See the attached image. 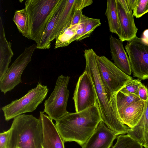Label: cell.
Segmentation results:
<instances>
[{"label":"cell","mask_w":148,"mask_h":148,"mask_svg":"<svg viewBox=\"0 0 148 148\" xmlns=\"http://www.w3.org/2000/svg\"><path fill=\"white\" fill-rule=\"evenodd\" d=\"M116 138L117 141L112 148H143L141 144L127 134L120 135Z\"/></svg>","instance_id":"cb8c5ba5"},{"label":"cell","mask_w":148,"mask_h":148,"mask_svg":"<svg viewBox=\"0 0 148 148\" xmlns=\"http://www.w3.org/2000/svg\"><path fill=\"white\" fill-rule=\"evenodd\" d=\"M128 41L125 49L134 77L148 79V44L137 36Z\"/></svg>","instance_id":"ba28073f"},{"label":"cell","mask_w":148,"mask_h":148,"mask_svg":"<svg viewBox=\"0 0 148 148\" xmlns=\"http://www.w3.org/2000/svg\"><path fill=\"white\" fill-rule=\"evenodd\" d=\"M140 38L143 42L148 44V29H146L143 31Z\"/></svg>","instance_id":"1f68e13d"},{"label":"cell","mask_w":148,"mask_h":148,"mask_svg":"<svg viewBox=\"0 0 148 148\" xmlns=\"http://www.w3.org/2000/svg\"><path fill=\"white\" fill-rule=\"evenodd\" d=\"M148 131V97L146 101L145 111L140 120L134 127L130 129L127 134L143 145Z\"/></svg>","instance_id":"d6986e66"},{"label":"cell","mask_w":148,"mask_h":148,"mask_svg":"<svg viewBox=\"0 0 148 148\" xmlns=\"http://www.w3.org/2000/svg\"><path fill=\"white\" fill-rule=\"evenodd\" d=\"M79 24L70 26L57 37L55 39V49L67 46L75 41V37Z\"/></svg>","instance_id":"7402d4cb"},{"label":"cell","mask_w":148,"mask_h":148,"mask_svg":"<svg viewBox=\"0 0 148 148\" xmlns=\"http://www.w3.org/2000/svg\"><path fill=\"white\" fill-rule=\"evenodd\" d=\"M116 99L118 111L125 108L133 103L141 100L138 96L130 93L124 88L117 93Z\"/></svg>","instance_id":"603a6c76"},{"label":"cell","mask_w":148,"mask_h":148,"mask_svg":"<svg viewBox=\"0 0 148 148\" xmlns=\"http://www.w3.org/2000/svg\"><path fill=\"white\" fill-rule=\"evenodd\" d=\"M97 56L92 49H85L84 56L86 62L85 70L88 73L93 81L102 121L117 135L127 134L130 128L121 121L116 103L113 104L108 100L98 69Z\"/></svg>","instance_id":"7a4b0ae2"},{"label":"cell","mask_w":148,"mask_h":148,"mask_svg":"<svg viewBox=\"0 0 148 148\" xmlns=\"http://www.w3.org/2000/svg\"><path fill=\"white\" fill-rule=\"evenodd\" d=\"M8 148H42V127L40 119L22 114L14 118Z\"/></svg>","instance_id":"3957f363"},{"label":"cell","mask_w":148,"mask_h":148,"mask_svg":"<svg viewBox=\"0 0 148 148\" xmlns=\"http://www.w3.org/2000/svg\"><path fill=\"white\" fill-rule=\"evenodd\" d=\"M118 136L101 120L82 147V148H110Z\"/></svg>","instance_id":"7c38bea8"},{"label":"cell","mask_w":148,"mask_h":148,"mask_svg":"<svg viewBox=\"0 0 148 148\" xmlns=\"http://www.w3.org/2000/svg\"><path fill=\"white\" fill-rule=\"evenodd\" d=\"M148 12V0H136L133 10V14L136 18H139Z\"/></svg>","instance_id":"484cf974"},{"label":"cell","mask_w":148,"mask_h":148,"mask_svg":"<svg viewBox=\"0 0 148 148\" xmlns=\"http://www.w3.org/2000/svg\"><path fill=\"white\" fill-rule=\"evenodd\" d=\"M92 0H76L74 9L82 10L84 8L92 4Z\"/></svg>","instance_id":"4dcf8cb0"},{"label":"cell","mask_w":148,"mask_h":148,"mask_svg":"<svg viewBox=\"0 0 148 148\" xmlns=\"http://www.w3.org/2000/svg\"><path fill=\"white\" fill-rule=\"evenodd\" d=\"M100 20L98 18H93L87 17L84 31L78 41L90 37L91 33L98 27L101 25Z\"/></svg>","instance_id":"d4e9b609"},{"label":"cell","mask_w":148,"mask_h":148,"mask_svg":"<svg viewBox=\"0 0 148 148\" xmlns=\"http://www.w3.org/2000/svg\"><path fill=\"white\" fill-rule=\"evenodd\" d=\"M10 130L0 134V148H8Z\"/></svg>","instance_id":"83f0119b"},{"label":"cell","mask_w":148,"mask_h":148,"mask_svg":"<svg viewBox=\"0 0 148 148\" xmlns=\"http://www.w3.org/2000/svg\"><path fill=\"white\" fill-rule=\"evenodd\" d=\"M118 16L122 32L123 42L136 36L138 28L135 23L132 9L127 4L126 0H116Z\"/></svg>","instance_id":"8fae6325"},{"label":"cell","mask_w":148,"mask_h":148,"mask_svg":"<svg viewBox=\"0 0 148 148\" xmlns=\"http://www.w3.org/2000/svg\"><path fill=\"white\" fill-rule=\"evenodd\" d=\"M148 132V131H147V132Z\"/></svg>","instance_id":"e575fe53"},{"label":"cell","mask_w":148,"mask_h":148,"mask_svg":"<svg viewBox=\"0 0 148 148\" xmlns=\"http://www.w3.org/2000/svg\"><path fill=\"white\" fill-rule=\"evenodd\" d=\"M22 35L29 38V16L25 8L16 10L12 19Z\"/></svg>","instance_id":"44dd1931"},{"label":"cell","mask_w":148,"mask_h":148,"mask_svg":"<svg viewBox=\"0 0 148 148\" xmlns=\"http://www.w3.org/2000/svg\"><path fill=\"white\" fill-rule=\"evenodd\" d=\"M73 99L76 112L94 106L97 103L93 81L88 73L85 70L77 82Z\"/></svg>","instance_id":"30bf717a"},{"label":"cell","mask_w":148,"mask_h":148,"mask_svg":"<svg viewBox=\"0 0 148 148\" xmlns=\"http://www.w3.org/2000/svg\"><path fill=\"white\" fill-rule=\"evenodd\" d=\"M83 14L82 10L74 9L70 26L79 24Z\"/></svg>","instance_id":"f1b7e54d"},{"label":"cell","mask_w":148,"mask_h":148,"mask_svg":"<svg viewBox=\"0 0 148 148\" xmlns=\"http://www.w3.org/2000/svg\"><path fill=\"white\" fill-rule=\"evenodd\" d=\"M109 41L110 51L114 64L123 72L130 76L132 72L130 64L123 42L111 35L109 37Z\"/></svg>","instance_id":"5bb4252c"},{"label":"cell","mask_w":148,"mask_h":148,"mask_svg":"<svg viewBox=\"0 0 148 148\" xmlns=\"http://www.w3.org/2000/svg\"><path fill=\"white\" fill-rule=\"evenodd\" d=\"M142 83L139 79H132L124 87V88L130 93L138 96L139 88Z\"/></svg>","instance_id":"4316f807"},{"label":"cell","mask_w":148,"mask_h":148,"mask_svg":"<svg viewBox=\"0 0 148 148\" xmlns=\"http://www.w3.org/2000/svg\"><path fill=\"white\" fill-rule=\"evenodd\" d=\"M60 0H27L25 8L28 13L29 26V39L38 45L53 11Z\"/></svg>","instance_id":"277c9868"},{"label":"cell","mask_w":148,"mask_h":148,"mask_svg":"<svg viewBox=\"0 0 148 148\" xmlns=\"http://www.w3.org/2000/svg\"><path fill=\"white\" fill-rule=\"evenodd\" d=\"M40 111L39 118L41 120L43 131L42 148H65L64 142L60 135L52 120Z\"/></svg>","instance_id":"4fadbf2b"},{"label":"cell","mask_w":148,"mask_h":148,"mask_svg":"<svg viewBox=\"0 0 148 148\" xmlns=\"http://www.w3.org/2000/svg\"><path fill=\"white\" fill-rule=\"evenodd\" d=\"M143 146L145 148H148V132L146 134L145 141Z\"/></svg>","instance_id":"d6a6232c"},{"label":"cell","mask_w":148,"mask_h":148,"mask_svg":"<svg viewBox=\"0 0 148 148\" xmlns=\"http://www.w3.org/2000/svg\"><path fill=\"white\" fill-rule=\"evenodd\" d=\"M76 1V0H66L53 33L52 41L70 26Z\"/></svg>","instance_id":"ac0fdd59"},{"label":"cell","mask_w":148,"mask_h":148,"mask_svg":"<svg viewBox=\"0 0 148 148\" xmlns=\"http://www.w3.org/2000/svg\"><path fill=\"white\" fill-rule=\"evenodd\" d=\"M16 148H20V147H16Z\"/></svg>","instance_id":"836d02e7"},{"label":"cell","mask_w":148,"mask_h":148,"mask_svg":"<svg viewBox=\"0 0 148 148\" xmlns=\"http://www.w3.org/2000/svg\"><path fill=\"white\" fill-rule=\"evenodd\" d=\"M108 21L110 31L117 35L121 40L122 32L117 12L116 0H108L105 13Z\"/></svg>","instance_id":"ffe728a7"},{"label":"cell","mask_w":148,"mask_h":148,"mask_svg":"<svg viewBox=\"0 0 148 148\" xmlns=\"http://www.w3.org/2000/svg\"><path fill=\"white\" fill-rule=\"evenodd\" d=\"M49 91L47 86L38 82L36 87L23 97L1 108L5 120L8 121L23 113L33 112L45 99Z\"/></svg>","instance_id":"8992f818"},{"label":"cell","mask_w":148,"mask_h":148,"mask_svg":"<svg viewBox=\"0 0 148 148\" xmlns=\"http://www.w3.org/2000/svg\"><path fill=\"white\" fill-rule=\"evenodd\" d=\"M101 120L97 102L80 112H68L56 121L55 125L64 143L74 141L82 147Z\"/></svg>","instance_id":"6da1fadb"},{"label":"cell","mask_w":148,"mask_h":148,"mask_svg":"<svg viewBox=\"0 0 148 148\" xmlns=\"http://www.w3.org/2000/svg\"><path fill=\"white\" fill-rule=\"evenodd\" d=\"M145 105L146 101L140 100L118 111L121 121L130 128H133L142 117L145 110Z\"/></svg>","instance_id":"2e32d148"},{"label":"cell","mask_w":148,"mask_h":148,"mask_svg":"<svg viewBox=\"0 0 148 148\" xmlns=\"http://www.w3.org/2000/svg\"><path fill=\"white\" fill-rule=\"evenodd\" d=\"M138 96L141 100L146 101L148 97V90L145 85L142 84L139 87Z\"/></svg>","instance_id":"f546056e"},{"label":"cell","mask_w":148,"mask_h":148,"mask_svg":"<svg viewBox=\"0 0 148 148\" xmlns=\"http://www.w3.org/2000/svg\"><path fill=\"white\" fill-rule=\"evenodd\" d=\"M69 76L61 75L56 81L53 92L44 103V111L52 120L57 121L68 112L66 110L69 95Z\"/></svg>","instance_id":"52a82bcc"},{"label":"cell","mask_w":148,"mask_h":148,"mask_svg":"<svg viewBox=\"0 0 148 148\" xmlns=\"http://www.w3.org/2000/svg\"><path fill=\"white\" fill-rule=\"evenodd\" d=\"M66 0H60L53 11L46 24L40 40L36 49H49L51 38L59 18L65 5Z\"/></svg>","instance_id":"9a60e30c"},{"label":"cell","mask_w":148,"mask_h":148,"mask_svg":"<svg viewBox=\"0 0 148 148\" xmlns=\"http://www.w3.org/2000/svg\"><path fill=\"white\" fill-rule=\"evenodd\" d=\"M97 61L108 100L111 103L116 104V94L133 78L121 71L105 56L97 55Z\"/></svg>","instance_id":"5b68a950"},{"label":"cell","mask_w":148,"mask_h":148,"mask_svg":"<svg viewBox=\"0 0 148 148\" xmlns=\"http://www.w3.org/2000/svg\"><path fill=\"white\" fill-rule=\"evenodd\" d=\"M36 45L33 44L26 47L16 59L0 81L1 91L5 94L22 82L21 76L28 63L31 61Z\"/></svg>","instance_id":"9c48e42d"},{"label":"cell","mask_w":148,"mask_h":148,"mask_svg":"<svg viewBox=\"0 0 148 148\" xmlns=\"http://www.w3.org/2000/svg\"><path fill=\"white\" fill-rule=\"evenodd\" d=\"M12 43L7 40L1 17H0V81L5 74L14 55Z\"/></svg>","instance_id":"e0dca14e"}]
</instances>
